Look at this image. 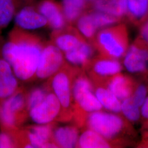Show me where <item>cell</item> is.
<instances>
[{
    "label": "cell",
    "instance_id": "13",
    "mask_svg": "<svg viewBox=\"0 0 148 148\" xmlns=\"http://www.w3.org/2000/svg\"><path fill=\"white\" fill-rule=\"evenodd\" d=\"M104 82V85L120 101L131 97L136 85L130 76L121 73L110 77Z\"/></svg>",
    "mask_w": 148,
    "mask_h": 148
},
{
    "label": "cell",
    "instance_id": "23",
    "mask_svg": "<svg viewBox=\"0 0 148 148\" xmlns=\"http://www.w3.org/2000/svg\"><path fill=\"white\" fill-rule=\"evenodd\" d=\"M121 112L127 120L132 123L137 122L140 120V108L133 102L131 96L121 101Z\"/></svg>",
    "mask_w": 148,
    "mask_h": 148
},
{
    "label": "cell",
    "instance_id": "11",
    "mask_svg": "<svg viewBox=\"0 0 148 148\" xmlns=\"http://www.w3.org/2000/svg\"><path fill=\"white\" fill-rule=\"evenodd\" d=\"M119 21L117 18L98 11L82 16L77 22V27L85 37L92 38L98 30L110 27Z\"/></svg>",
    "mask_w": 148,
    "mask_h": 148
},
{
    "label": "cell",
    "instance_id": "15",
    "mask_svg": "<svg viewBox=\"0 0 148 148\" xmlns=\"http://www.w3.org/2000/svg\"><path fill=\"white\" fill-rule=\"evenodd\" d=\"M64 53L66 63L75 68L84 70L92 60L94 52L90 44L84 41L79 47Z\"/></svg>",
    "mask_w": 148,
    "mask_h": 148
},
{
    "label": "cell",
    "instance_id": "22",
    "mask_svg": "<svg viewBox=\"0 0 148 148\" xmlns=\"http://www.w3.org/2000/svg\"><path fill=\"white\" fill-rule=\"evenodd\" d=\"M56 46L63 52H66L74 49L84 42L80 37L73 34H63L55 38Z\"/></svg>",
    "mask_w": 148,
    "mask_h": 148
},
{
    "label": "cell",
    "instance_id": "20",
    "mask_svg": "<svg viewBox=\"0 0 148 148\" xmlns=\"http://www.w3.org/2000/svg\"><path fill=\"white\" fill-rule=\"evenodd\" d=\"M40 12L54 29L60 30L63 27V17L58 8L52 2L49 1L43 2L40 5Z\"/></svg>",
    "mask_w": 148,
    "mask_h": 148
},
{
    "label": "cell",
    "instance_id": "19",
    "mask_svg": "<svg viewBox=\"0 0 148 148\" xmlns=\"http://www.w3.org/2000/svg\"><path fill=\"white\" fill-rule=\"evenodd\" d=\"M110 141L95 131L86 128L79 135L76 148H108L112 147Z\"/></svg>",
    "mask_w": 148,
    "mask_h": 148
},
{
    "label": "cell",
    "instance_id": "10",
    "mask_svg": "<svg viewBox=\"0 0 148 148\" xmlns=\"http://www.w3.org/2000/svg\"><path fill=\"white\" fill-rule=\"evenodd\" d=\"M85 69L88 70L93 83H102L110 77L121 73L122 66L117 59L103 56L92 59Z\"/></svg>",
    "mask_w": 148,
    "mask_h": 148
},
{
    "label": "cell",
    "instance_id": "6",
    "mask_svg": "<svg viewBox=\"0 0 148 148\" xmlns=\"http://www.w3.org/2000/svg\"><path fill=\"white\" fill-rule=\"evenodd\" d=\"M97 41L103 56L111 58L123 57L129 47L127 30L123 24L102 30L98 34Z\"/></svg>",
    "mask_w": 148,
    "mask_h": 148
},
{
    "label": "cell",
    "instance_id": "30",
    "mask_svg": "<svg viewBox=\"0 0 148 148\" xmlns=\"http://www.w3.org/2000/svg\"><path fill=\"white\" fill-rule=\"evenodd\" d=\"M140 108V116H142L143 120L147 122L148 121V96L144 101Z\"/></svg>",
    "mask_w": 148,
    "mask_h": 148
},
{
    "label": "cell",
    "instance_id": "25",
    "mask_svg": "<svg viewBox=\"0 0 148 148\" xmlns=\"http://www.w3.org/2000/svg\"><path fill=\"white\" fill-rule=\"evenodd\" d=\"M85 5V0H63L64 14L70 21L79 16Z\"/></svg>",
    "mask_w": 148,
    "mask_h": 148
},
{
    "label": "cell",
    "instance_id": "31",
    "mask_svg": "<svg viewBox=\"0 0 148 148\" xmlns=\"http://www.w3.org/2000/svg\"><path fill=\"white\" fill-rule=\"evenodd\" d=\"M147 122H148V121H147ZM147 127H148V126H147ZM148 133H147V134H148Z\"/></svg>",
    "mask_w": 148,
    "mask_h": 148
},
{
    "label": "cell",
    "instance_id": "4",
    "mask_svg": "<svg viewBox=\"0 0 148 148\" xmlns=\"http://www.w3.org/2000/svg\"><path fill=\"white\" fill-rule=\"evenodd\" d=\"M27 93L21 87L13 95L0 103L1 131L14 133L21 129L29 116L26 109Z\"/></svg>",
    "mask_w": 148,
    "mask_h": 148
},
{
    "label": "cell",
    "instance_id": "16",
    "mask_svg": "<svg viewBox=\"0 0 148 148\" xmlns=\"http://www.w3.org/2000/svg\"><path fill=\"white\" fill-rule=\"evenodd\" d=\"M15 21L18 27L24 29L33 30L45 26L47 19L40 13L30 8H24L16 16Z\"/></svg>",
    "mask_w": 148,
    "mask_h": 148
},
{
    "label": "cell",
    "instance_id": "3",
    "mask_svg": "<svg viewBox=\"0 0 148 148\" xmlns=\"http://www.w3.org/2000/svg\"><path fill=\"white\" fill-rule=\"evenodd\" d=\"M77 68L68 63L48 79L46 84L58 99L61 106V112L58 121L68 122L73 120L72 80Z\"/></svg>",
    "mask_w": 148,
    "mask_h": 148
},
{
    "label": "cell",
    "instance_id": "2",
    "mask_svg": "<svg viewBox=\"0 0 148 148\" xmlns=\"http://www.w3.org/2000/svg\"><path fill=\"white\" fill-rule=\"evenodd\" d=\"M71 91L73 120L78 127H82L87 115L102 110L103 106L95 94L93 82L82 69H76L72 80Z\"/></svg>",
    "mask_w": 148,
    "mask_h": 148
},
{
    "label": "cell",
    "instance_id": "8",
    "mask_svg": "<svg viewBox=\"0 0 148 148\" xmlns=\"http://www.w3.org/2000/svg\"><path fill=\"white\" fill-rule=\"evenodd\" d=\"M60 112L61 106L58 99L49 90L45 99L33 107L28 115L36 124L44 125L58 120Z\"/></svg>",
    "mask_w": 148,
    "mask_h": 148
},
{
    "label": "cell",
    "instance_id": "14",
    "mask_svg": "<svg viewBox=\"0 0 148 148\" xmlns=\"http://www.w3.org/2000/svg\"><path fill=\"white\" fill-rule=\"evenodd\" d=\"M79 128L76 125L58 126L56 123L52 139L58 148H76L79 138Z\"/></svg>",
    "mask_w": 148,
    "mask_h": 148
},
{
    "label": "cell",
    "instance_id": "5",
    "mask_svg": "<svg viewBox=\"0 0 148 148\" xmlns=\"http://www.w3.org/2000/svg\"><path fill=\"white\" fill-rule=\"evenodd\" d=\"M84 126L112 142L124 132L126 128V121L116 113L101 110L88 114Z\"/></svg>",
    "mask_w": 148,
    "mask_h": 148
},
{
    "label": "cell",
    "instance_id": "7",
    "mask_svg": "<svg viewBox=\"0 0 148 148\" xmlns=\"http://www.w3.org/2000/svg\"><path fill=\"white\" fill-rule=\"evenodd\" d=\"M66 61L63 52L57 46L48 45L43 48L35 79H48L61 69Z\"/></svg>",
    "mask_w": 148,
    "mask_h": 148
},
{
    "label": "cell",
    "instance_id": "9",
    "mask_svg": "<svg viewBox=\"0 0 148 148\" xmlns=\"http://www.w3.org/2000/svg\"><path fill=\"white\" fill-rule=\"evenodd\" d=\"M123 57V66L128 72L138 74L148 71V46L140 41L131 45Z\"/></svg>",
    "mask_w": 148,
    "mask_h": 148
},
{
    "label": "cell",
    "instance_id": "26",
    "mask_svg": "<svg viewBox=\"0 0 148 148\" xmlns=\"http://www.w3.org/2000/svg\"><path fill=\"white\" fill-rule=\"evenodd\" d=\"M13 0H0V29L7 27L14 13Z\"/></svg>",
    "mask_w": 148,
    "mask_h": 148
},
{
    "label": "cell",
    "instance_id": "12",
    "mask_svg": "<svg viewBox=\"0 0 148 148\" xmlns=\"http://www.w3.org/2000/svg\"><path fill=\"white\" fill-rule=\"evenodd\" d=\"M11 65L0 56V103L13 95L21 88Z\"/></svg>",
    "mask_w": 148,
    "mask_h": 148
},
{
    "label": "cell",
    "instance_id": "1",
    "mask_svg": "<svg viewBox=\"0 0 148 148\" xmlns=\"http://www.w3.org/2000/svg\"><path fill=\"white\" fill-rule=\"evenodd\" d=\"M43 48L35 41L12 37L3 45L1 53L11 65L18 79L29 82L35 78Z\"/></svg>",
    "mask_w": 148,
    "mask_h": 148
},
{
    "label": "cell",
    "instance_id": "18",
    "mask_svg": "<svg viewBox=\"0 0 148 148\" xmlns=\"http://www.w3.org/2000/svg\"><path fill=\"white\" fill-rule=\"evenodd\" d=\"M96 10L119 19L127 14L126 0H97Z\"/></svg>",
    "mask_w": 148,
    "mask_h": 148
},
{
    "label": "cell",
    "instance_id": "29",
    "mask_svg": "<svg viewBox=\"0 0 148 148\" xmlns=\"http://www.w3.org/2000/svg\"><path fill=\"white\" fill-rule=\"evenodd\" d=\"M139 40L148 46V20L143 24L140 29Z\"/></svg>",
    "mask_w": 148,
    "mask_h": 148
},
{
    "label": "cell",
    "instance_id": "27",
    "mask_svg": "<svg viewBox=\"0 0 148 148\" xmlns=\"http://www.w3.org/2000/svg\"><path fill=\"white\" fill-rule=\"evenodd\" d=\"M148 87L144 83H140L136 85L133 92L131 98L133 102L139 108L148 96Z\"/></svg>",
    "mask_w": 148,
    "mask_h": 148
},
{
    "label": "cell",
    "instance_id": "28",
    "mask_svg": "<svg viewBox=\"0 0 148 148\" xmlns=\"http://www.w3.org/2000/svg\"><path fill=\"white\" fill-rule=\"evenodd\" d=\"M18 144L13 133L1 131L0 132V148H17Z\"/></svg>",
    "mask_w": 148,
    "mask_h": 148
},
{
    "label": "cell",
    "instance_id": "21",
    "mask_svg": "<svg viewBox=\"0 0 148 148\" xmlns=\"http://www.w3.org/2000/svg\"><path fill=\"white\" fill-rule=\"evenodd\" d=\"M127 14L135 22H140L148 16V0H126Z\"/></svg>",
    "mask_w": 148,
    "mask_h": 148
},
{
    "label": "cell",
    "instance_id": "24",
    "mask_svg": "<svg viewBox=\"0 0 148 148\" xmlns=\"http://www.w3.org/2000/svg\"><path fill=\"white\" fill-rule=\"evenodd\" d=\"M49 89L45 84L41 87H37L27 92V97L26 109L27 112L33 107L39 104L45 99Z\"/></svg>",
    "mask_w": 148,
    "mask_h": 148
},
{
    "label": "cell",
    "instance_id": "17",
    "mask_svg": "<svg viewBox=\"0 0 148 148\" xmlns=\"http://www.w3.org/2000/svg\"><path fill=\"white\" fill-rule=\"evenodd\" d=\"M93 84L95 94L103 108L114 113L121 112V101L104 85Z\"/></svg>",
    "mask_w": 148,
    "mask_h": 148
}]
</instances>
